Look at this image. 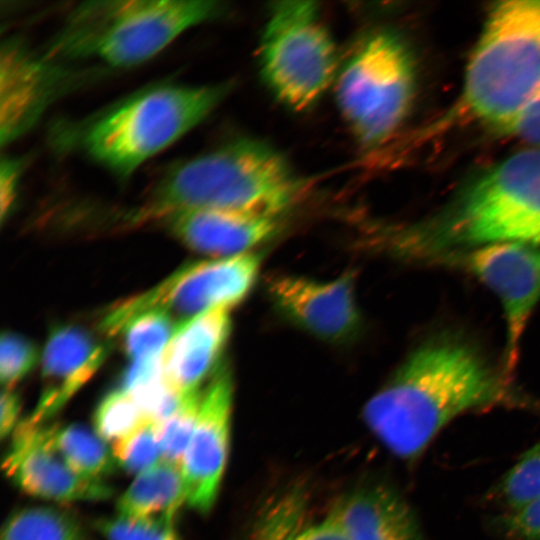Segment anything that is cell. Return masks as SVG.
Masks as SVG:
<instances>
[{
  "label": "cell",
  "mask_w": 540,
  "mask_h": 540,
  "mask_svg": "<svg viewBox=\"0 0 540 540\" xmlns=\"http://www.w3.org/2000/svg\"><path fill=\"white\" fill-rule=\"evenodd\" d=\"M502 376L456 337L417 347L365 404L363 419L395 456L415 459L457 416L513 402Z\"/></svg>",
  "instance_id": "6da1fadb"
},
{
  "label": "cell",
  "mask_w": 540,
  "mask_h": 540,
  "mask_svg": "<svg viewBox=\"0 0 540 540\" xmlns=\"http://www.w3.org/2000/svg\"><path fill=\"white\" fill-rule=\"evenodd\" d=\"M303 183L271 145L238 138L165 170L133 210L130 224L159 223L192 210H226L281 218Z\"/></svg>",
  "instance_id": "7a4b0ae2"
},
{
  "label": "cell",
  "mask_w": 540,
  "mask_h": 540,
  "mask_svg": "<svg viewBox=\"0 0 540 540\" xmlns=\"http://www.w3.org/2000/svg\"><path fill=\"white\" fill-rule=\"evenodd\" d=\"M404 241L415 260L458 245L540 246V146L516 152L489 168L443 216L406 226Z\"/></svg>",
  "instance_id": "3957f363"
},
{
  "label": "cell",
  "mask_w": 540,
  "mask_h": 540,
  "mask_svg": "<svg viewBox=\"0 0 540 540\" xmlns=\"http://www.w3.org/2000/svg\"><path fill=\"white\" fill-rule=\"evenodd\" d=\"M223 10L222 3L211 0L88 1L67 17L51 53L117 68L135 66Z\"/></svg>",
  "instance_id": "277c9868"
},
{
  "label": "cell",
  "mask_w": 540,
  "mask_h": 540,
  "mask_svg": "<svg viewBox=\"0 0 540 540\" xmlns=\"http://www.w3.org/2000/svg\"><path fill=\"white\" fill-rule=\"evenodd\" d=\"M540 81V0L489 8L455 112L501 130Z\"/></svg>",
  "instance_id": "5b68a950"
},
{
  "label": "cell",
  "mask_w": 540,
  "mask_h": 540,
  "mask_svg": "<svg viewBox=\"0 0 540 540\" xmlns=\"http://www.w3.org/2000/svg\"><path fill=\"white\" fill-rule=\"evenodd\" d=\"M232 84L158 85L98 116L81 145L98 164L127 179L141 164L200 124L229 94Z\"/></svg>",
  "instance_id": "8992f818"
},
{
  "label": "cell",
  "mask_w": 540,
  "mask_h": 540,
  "mask_svg": "<svg viewBox=\"0 0 540 540\" xmlns=\"http://www.w3.org/2000/svg\"><path fill=\"white\" fill-rule=\"evenodd\" d=\"M416 89V66L407 43L379 29L363 36L340 64L337 107L357 141L367 148L387 142L405 121Z\"/></svg>",
  "instance_id": "52a82bcc"
},
{
  "label": "cell",
  "mask_w": 540,
  "mask_h": 540,
  "mask_svg": "<svg viewBox=\"0 0 540 540\" xmlns=\"http://www.w3.org/2000/svg\"><path fill=\"white\" fill-rule=\"evenodd\" d=\"M261 78L294 111L315 105L340 66L335 42L312 1H280L269 8L258 46Z\"/></svg>",
  "instance_id": "ba28073f"
},
{
  "label": "cell",
  "mask_w": 540,
  "mask_h": 540,
  "mask_svg": "<svg viewBox=\"0 0 540 540\" xmlns=\"http://www.w3.org/2000/svg\"><path fill=\"white\" fill-rule=\"evenodd\" d=\"M262 256L254 251L184 265L153 288L111 306L101 330L119 334L130 320L152 310L165 311L178 325L210 310L231 309L253 289Z\"/></svg>",
  "instance_id": "9c48e42d"
},
{
  "label": "cell",
  "mask_w": 540,
  "mask_h": 540,
  "mask_svg": "<svg viewBox=\"0 0 540 540\" xmlns=\"http://www.w3.org/2000/svg\"><path fill=\"white\" fill-rule=\"evenodd\" d=\"M440 259L463 266L500 300L506 321L502 377L510 383L521 337L540 300V246L492 243L456 252L454 256L439 255L434 260Z\"/></svg>",
  "instance_id": "30bf717a"
},
{
  "label": "cell",
  "mask_w": 540,
  "mask_h": 540,
  "mask_svg": "<svg viewBox=\"0 0 540 540\" xmlns=\"http://www.w3.org/2000/svg\"><path fill=\"white\" fill-rule=\"evenodd\" d=\"M355 282L353 271L331 281L274 274L266 280V292L282 319L321 341L344 344L362 327Z\"/></svg>",
  "instance_id": "8fae6325"
},
{
  "label": "cell",
  "mask_w": 540,
  "mask_h": 540,
  "mask_svg": "<svg viewBox=\"0 0 540 540\" xmlns=\"http://www.w3.org/2000/svg\"><path fill=\"white\" fill-rule=\"evenodd\" d=\"M233 377L221 363L202 393L196 427L181 462L186 504L205 514L215 504L227 463Z\"/></svg>",
  "instance_id": "7c38bea8"
},
{
  "label": "cell",
  "mask_w": 540,
  "mask_h": 540,
  "mask_svg": "<svg viewBox=\"0 0 540 540\" xmlns=\"http://www.w3.org/2000/svg\"><path fill=\"white\" fill-rule=\"evenodd\" d=\"M8 478L23 492L50 501H103L113 488L73 471L53 448L48 424L24 419L13 431L3 461Z\"/></svg>",
  "instance_id": "4fadbf2b"
},
{
  "label": "cell",
  "mask_w": 540,
  "mask_h": 540,
  "mask_svg": "<svg viewBox=\"0 0 540 540\" xmlns=\"http://www.w3.org/2000/svg\"><path fill=\"white\" fill-rule=\"evenodd\" d=\"M281 218L226 211L192 210L168 216L159 223L194 251L214 258L254 252L281 231Z\"/></svg>",
  "instance_id": "5bb4252c"
},
{
  "label": "cell",
  "mask_w": 540,
  "mask_h": 540,
  "mask_svg": "<svg viewBox=\"0 0 540 540\" xmlns=\"http://www.w3.org/2000/svg\"><path fill=\"white\" fill-rule=\"evenodd\" d=\"M108 350L85 330L57 326L50 332L42 357L44 389L28 420L46 423L96 373Z\"/></svg>",
  "instance_id": "9a60e30c"
},
{
  "label": "cell",
  "mask_w": 540,
  "mask_h": 540,
  "mask_svg": "<svg viewBox=\"0 0 540 540\" xmlns=\"http://www.w3.org/2000/svg\"><path fill=\"white\" fill-rule=\"evenodd\" d=\"M232 330L230 309L217 308L177 325L163 355L166 380L184 393L211 377Z\"/></svg>",
  "instance_id": "2e32d148"
},
{
  "label": "cell",
  "mask_w": 540,
  "mask_h": 540,
  "mask_svg": "<svg viewBox=\"0 0 540 540\" xmlns=\"http://www.w3.org/2000/svg\"><path fill=\"white\" fill-rule=\"evenodd\" d=\"M329 515L352 540H426L406 501L383 485L347 494Z\"/></svg>",
  "instance_id": "e0dca14e"
},
{
  "label": "cell",
  "mask_w": 540,
  "mask_h": 540,
  "mask_svg": "<svg viewBox=\"0 0 540 540\" xmlns=\"http://www.w3.org/2000/svg\"><path fill=\"white\" fill-rule=\"evenodd\" d=\"M1 143L16 138L32 122L48 94V71L16 45L2 48L0 64Z\"/></svg>",
  "instance_id": "ac0fdd59"
},
{
  "label": "cell",
  "mask_w": 540,
  "mask_h": 540,
  "mask_svg": "<svg viewBox=\"0 0 540 540\" xmlns=\"http://www.w3.org/2000/svg\"><path fill=\"white\" fill-rule=\"evenodd\" d=\"M186 494L181 467L161 460L137 475L117 502L119 515L133 518H171Z\"/></svg>",
  "instance_id": "d6986e66"
},
{
  "label": "cell",
  "mask_w": 540,
  "mask_h": 540,
  "mask_svg": "<svg viewBox=\"0 0 540 540\" xmlns=\"http://www.w3.org/2000/svg\"><path fill=\"white\" fill-rule=\"evenodd\" d=\"M50 442L65 463L77 474L103 480L117 464L104 440L78 424L48 425Z\"/></svg>",
  "instance_id": "ffe728a7"
},
{
  "label": "cell",
  "mask_w": 540,
  "mask_h": 540,
  "mask_svg": "<svg viewBox=\"0 0 540 540\" xmlns=\"http://www.w3.org/2000/svg\"><path fill=\"white\" fill-rule=\"evenodd\" d=\"M79 520L70 512L33 506L14 512L1 533V540H82Z\"/></svg>",
  "instance_id": "44dd1931"
},
{
  "label": "cell",
  "mask_w": 540,
  "mask_h": 540,
  "mask_svg": "<svg viewBox=\"0 0 540 540\" xmlns=\"http://www.w3.org/2000/svg\"><path fill=\"white\" fill-rule=\"evenodd\" d=\"M177 324L162 310H152L130 320L121 333L124 348L132 361L163 355Z\"/></svg>",
  "instance_id": "7402d4cb"
},
{
  "label": "cell",
  "mask_w": 540,
  "mask_h": 540,
  "mask_svg": "<svg viewBox=\"0 0 540 540\" xmlns=\"http://www.w3.org/2000/svg\"><path fill=\"white\" fill-rule=\"evenodd\" d=\"M203 390L195 389L184 393L176 411L157 424V436L162 460L179 465L194 433Z\"/></svg>",
  "instance_id": "603a6c76"
},
{
  "label": "cell",
  "mask_w": 540,
  "mask_h": 540,
  "mask_svg": "<svg viewBox=\"0 0 540 540\" xmlns=\"http://www.w3.org/2000/svg\"><path fill=\"white\" fill-rule=\"evenodd\" d=\"M145 420L132 396L123 389L106 394L93 417L97 435L113 443L131 434Z\"/></svg>",
  "instance_id": "cb8c5ba5"
},
{
  "label": "cell",
  "mask_w": 540,
  "mask_h": 540,
  "mask_svg": "<svg viewBox=\"0 0 540 540\" xmlns=\"http://www.w3.org/2000/svg\"><path fill=\"white\" fill-rule=\"evenodd\" d=\"M498 496L509 511L540 498V442L507 471L498 485Z\"/></svg>",
  "instance_id": "d4e9b609"
},
{
  "label": "cell",
  "mask_w": 540,
  "mask_h": 540,
  "mask_svg": "<svg viewBox=\"0 0 540 540\" xmlns=\"http://www.w3.org/2000/svg\"><path fill=\"white\" fill-rule=\"evenodd\" d=\"M116 463L126 472L141 474L162 460L157 424L145 420L135 431L113 443Z\"/></svg>",
  "instance_id": "484cf974"
},
{
  "label": "cell",
  "mask_w": 540,
  "mask_h": 540,
  "mask_svg": "<svg viewBox=\"0 0 540 540\" xmlns=\"http://www.w3.org/2000/svg\"><path fill=\"white\" fill-rule=\"evenodd\" d=\"M173 520L118 515L99 519L96 527L106 540H180Z\"/></svg>",
  "instance_id": "4316f807"
},
{
  "label": "cell",
  "mask_w": 540,
  "mask_h": 540,
  "mask_svg": "<svg viewBox=\"0 0 540 540\" xmlns=\"http://www.w3.org/2000/svg\"><path fill=\"white\" fill-rule=\"evenodd\" d=\"M37 358V350L29 340L15 333H3L0 344V378L3 386L12 389L30 372Z\"/></svg>",
  "instance_id": "83f0119b"
},
{
  "label": "cell",
  "mask_w": 540,
  "mask_h": 540,
  "mask_svg": "<svg viewBox=\"0 0 540 540\" xmlns=\"http://www.w3.org/2000/svg\"><path fill=\"white\" fill-rule=\"evenodd\" d=\"M500 131L540 146V81Z\"/></svg>",
  "instance_id": "f1b7e54d"
},
{
  "label": "cell",
  "mask_w": 540,
  "mask_h": 540,
  "mask_svg": "<svg viewBox=\"0 0 540 540\" xmlns=\"http://www.w3.org/2000/svg\"><path fill=\"white\" fill-rule=\"evenodd\" d=\"M499 525L511 540H540V498L508 511L500 519Z\"/></svg>",
  "instance_id": "f546056e"
},
{
  "label": "cell",
  "mask_w": 540,
  "mask_h": 540,
  "mask_svg": "<svg viewBox=\"0 0 540 540\" xmlns=\"http://www.w3.org/2000/svg\"><path fill=\"white\" fill-rule=\"evenodd\" d=\"M300 504L297 499H288L281 504L275 515L264 525L263 538L256 540H289L295 536L297 523L300 516Z\"/></svg>",
  "instance_id": "4dcf8cb0"
},
{
  "label": "cell",
  "mask_w": 540,
  "mask_h": 540,
  "mask_svg": "<svg viewBox=\"0 0 540 540\" xmlns=\"http://www.w3.org/2000/svg\"><path fill=\"white\" fill-rule=\"evenodd\" d=\"M19 176V163L13 159H3L0 168V200L2 221L9 213L15 200Z\"/></svg>",
  "instance_id": "1f68e13d"
},
{
  "label": "cell",
  "mask_w": 540,
  "mask_h": 540,
  "mask_svg": "<svg viewBox=\"0 0 540 540\" xmlns=\"http://www.w3.org/2000/svg\"><path fill=\"white\" fill-rule=\"evenodd\" d=\"M294 540H352L344 528L330 515L316 526L299 532Z\"/></svg>",
  "instance_id": "d6a6232c"
},
{
  "label": "cell",
  "mask_w": 540,
  "mask_h": 540,
  "mask_svg": "<svg viewBox=\"0 0 540 540\" xmlns=\"http://www.w3.org/2000/svg\"><path fill=\"white\" fill-rule=\"evenodd\" d=\"M20 398L10 388H4L1 393L0 434L4 439L17 427V418L20 412Z\"/></svg>",
  "instance_id": "836d02e7"
},
{
  "label": "cell",
  "mask_w": 540,
  "mask_h": 540,
  "mask_svg": "<svg viewBox=\"0 0 540 540\" xmlns=\"http://www.w3.org/2000/svg\"><path fill=\"white\" fill-rule=\"evenodd\" d=\"M297 534H298V533H297ZM297 534H296V535H297ZM296 535H295V536H296ZM295 536H293V537H292V538H290L289 540H294V539H295Z\"/></svg>",
  "instance_id": "e575fe53"
}]
</instances>
